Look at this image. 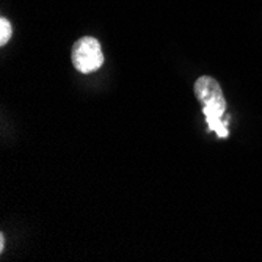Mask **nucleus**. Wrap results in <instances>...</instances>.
Masks as SVG:
<instances>
[{"label": "nucleus", "mask_w": 262, "mask_h": 262, "mask_svg": "<svg viewBox=\"0 0 262 262\" xmlns=\"http://www.w3.org/2000/svg\"><path fill=\"white\" fill-rule=\"evenodd\" d=\"M195 96L203 104V113L206 115V121L222 120L226 112V99L223 96V90L220 83L210 77L201 76L195 82Z\"/></svg>", "instance_id": "obj_1"}, {"label": "nucleus", "mask_w": 262, "mask_h": 262, "mask_svg": "<svg viewBox=\"0 0 262 262\" xmlns=\"http://www.w3.org/2000/svg\"><path fill=\"white\" fill-rule=\"evenodd\" d=\"M71 60L74 68L82 74L98 71L104 64V54L101 42L93 36L79 38L71 49Z\"/></svg>", "instance_id": "obj_2"}, {"label": "nucleus", "mask_w": 262, "mask_h": 262, "mask_svg": "<svg viewBox=\"0 0 262 262\" xmlns=\"http://www.w3.org/2000/svg\"><path fill=\"white\" fill-rule=\"evenodd\" d=\"M11 38V24L8 19H0V46H5Z\"/></svg>", "instance_id": "obj_3"}, {"label": "nucleus", "mask_w": 262, "mask_h": 262, "mask_svg": "<svg viewBox=\"0 0 262 262\" xmlns=\"http://www.w3.org/2000/svg\"><path fill=\"white\" fill-rule=\"evenodd\" d=\"M5 250V237L4 234H0V251H4Z\"/></svg>", "instance_id": "obj_4"}]
</instances>
